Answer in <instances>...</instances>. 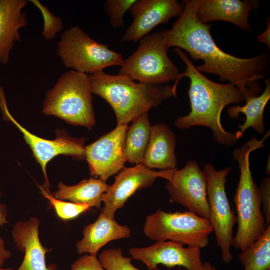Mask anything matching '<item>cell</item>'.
<instances>
[{
	"label": "cell",
	"instance_id": "obj_1",
	"mask_svg": "<svg viewBox=\"0 0 270 270\" xmlns=\"http://www.w3.org/2000/svg\"><path fill=\"white\" fill-rule=\"evenodd\" d=\"M199 3L200 0L182 1V12L172 28L162 30L164 42L169 48L175 46L185 50L193 60H202L204 64L196 67L199 72L217 74L221 80L234 84L246 100L257 96L262 89L259 80L268 71V52L242 58L222 50L211 36L212 24H204L196 16Z\"/></svg>",
	"mask_w": 270,
	"mask_h": 270
},
{
	"label": "cell",
	"instance_id": "obj_2",
	"mask_svg": "<svg viewBox=\"0 0 270 270\" xmlns=\"http://www.w3.org/2000/svg\"><path fill=\"white\" fill-rule=\"evenodd\" d=\"M174 51L186 64V70L180 73L172 86V91L176 96L178 82L183 77L190 79L188 95L191 110L188 114L177 118L174 125L182 130L194 126L210 128L215 140L226 146L237 144L239 138L237 133L226 132L220 122L223 108L231 104H240L246 100L243 93L234 84H222L213 82L199 72L180 49Z\"/></svg>",
	"mask_w": 270,
	"mask_h": 270
},
{
	"label": "cell",
	"instance_id": "obj_3",
	"mask_svg": "<svg viewBox=\"0 0 270 270\" xmlns=\"http://www.w3.org/2000/svg\"><path fill=\"white\" fill-rule=\"evenodd\" d=\"M88 78L92 94L105 100L113 109L117 125H128L174 96L170 84L136 82L124 75L103 70L88 74Z\"/></svg>",
	"mask_w": 270,
	"mask_h": 270
},
{
	"label": "cell",
	"instance_id": "obj_4",
	"mask_svg": "<svg viewBox=\"0 0 270 270\" xmlns=\"http://www.w3.org/2000/svg\"><path fill=\"white\" fill-rule=\"evenodd\" d=\"M269 136L266 132L260 140L254 136L240 148L235 149L232 154L240 170L234 196L238 227L233 238L232 246L241 252L261 236L266 228L261 210L259 189L252 175L249 158L252 152L264 147V140Z\"/></svg>",
	"mask_w": 270,
	"mask_h": 270
},
{
	"label": "cell",
	"instance_id": "obj_5",
	"mask_svg": "<svg viewBox=\"0 0 270 270\" xmlns=\"http://www.w3.org/2000/svg\"><path fill=\"white\" fill-rule=\"evenodd\" d=\"M88 74L70 70L62 74L46 94V115L91 130L96 123Z\"/></svg>",
	"mask_w": 270,
	"mask_h": 270
},
{
	"label": "cell",
	"instance_id": "obj_6",
	"mask_svg": "<svg viewBox=\"0 0 270 270\" xmlns=\"http://www.w3.org/2000/svg\"><path fill=\"white\" fill-rule=\"evenodd\" d=\"M56 52L65 67L86 74L109 66H121L124 60L121 53L92 39L79 26L63 32Z\"/></svg>",
	"mask_w": 270,
	"mask_h": 270
},
{
	"label": "cell",
	"instance_id": "obj_7",
	"mask_svg": "<svg viewBox=\"0 0 270 270\" xmlns=\"http://www.w3.org/2000/svg\"><path fill=\"white\" fill-rule=\"evenodd\" d=\"M138 42L136 51L124 60L119 74L139 82L158 84L178 78L179 70L168 56L169 47L164 40L162 31L149 34Z\"/></svg>",
	"mask_w": 270,
	"mask_h": 270
},
{
	"label": "cell",
	"instance_id": "obj_8",
	"mask_svg": "<svg viewBox=\"0 0 270 270\" xmlns=\"http://www.w3.org/2000/svg\"><path fill=\"white\" fill-rule=\"evenodd\" d=\"M143 230L152 240H168L201 248L208 244L213 228L208 220L190 211L166 212L158 210L146 217Z\"/></svg>",
	"mask_w": 270,
	"mask_h": 270
},
{
	"label": "cell",
	"instance_id": "obj_9",
	"mask_svg": "<svg viewBox=\"0 0 270 270\" xmlns=\"http://www.w3.org/2000/svg\"><path fill=\"white\" fill-rule=\"evenodd\" d=\"M231 168L217 170L208 163L203 168L209 208L208 221L214 232L216 244L222 252V261L229 264L232 260L230 248L232 246L233 229L236 218L226 192V178Z\"/></svg>",
	"mask_w": 270,
	"mask_h": 270
},
{
	"label": "cell",
	"instance_id": "obj_10",
	"mask_svg": "<svg viewBox=\"0 0 270 270\" xmlns=\"http://www.w3.org/2000/svg\"><path fill=\"white\" fill-rule=\"evenodd\" d=\"M0 110L5 120L11 122L23 134L24 139L29 145L33 155L40 164L44 178V188L49 192L50 186L48 178L46 168L48 162L55 156L63 154L70 156L74 159L86 158V138H74L65 130L56 132L55 140H49L40 138L32 134L22 126L10 112L6 102L3 88L0 86Z\"/></svg>",
	"mask_w": 270,
	"mask_h": 270
},
{
	"label": "cell",
	"instance_id": "obj_11",
	"mask_svg": "<svg viewBox=\"0 0 270 270\" xmlns=\"http://www.w3.org/2000/svg\"><path fill=\"white\" fill-rule=\"evenodd\" d=\"M166 188L170 202L181 204L188 211L208 220L206 179L196 161L190 160L182 168L176 169Z\"/></svg>",
	"mask_w": 270,
	"mask_h": 270
},
{
	"label": "cell",
	"instance_id": "obj_12",
	"mask_svg": "<svg viewBox=\"0 0 270 270\" xmlns=\"http://www.w3.org/2000/svg\"><path fill=\"white\" fill-rule=\"evenodd\" d=\"M176 170L156 172L141 164L124 168L116 176L114 183L102 195V202L104 206L102 212L108 218L114 219L116 210L122 208L136 190L150 186L159 177L169 180Z\"/></svg>",
	"mask_w": 270,
	"mask_h": 270
},
{
	"label": "cell",
	"instance_id": "obj_13",
	"mask_svg": "<svg viewBox=\"0 0 270 270\" xmlns=\"http://www.w3.org/2000/svg\"><path fill=\"white\" fill-rule=\"evenodd\" d=\"M127 124L117 125L110 132L85 146L90 174L106 182L124 168V146Z\"/></svg>",
	"mask_w": 270,
	"mask_h": 270
},
{
	"label": "cell",
	"instance_id": "obj_14",
	"mask_svg": "<svg viewBox=\"0 0 270 270\" xmlns=\"http://www.w3.org/2000/svg\"><path fill=\"white\" fill-rule=\"evenodd\" d=\"M128 253L132 258L144 264L148 270H158V264L164 265L168 268L180 266L187 270H204L200 248L185 247L174 241H157L149 246L130 248Z\"/></svg>",
	"mask_w": 270,
	"mask_h": 270
},
{
	"label": "cell",
	"instance_id": "obj_15",
	"mask_svg": "<svg viewBox=\"0 0 270 270\" xmlns=\"http://www.w3.org/2000/svg\"><path fill=\"white\" fill-rule=\"evenodd\" d=\"M183 6L176 0H136L129 10L133 20L121 38L122 42H138L158 25L180 16Z\"/></svg>",
	"mask_w": 270,
	"mask_h": 270
},
{
	"label": "cell",
	"instance_id": "obj_16",
	"mask_svg": "<svg viewBox=\"0 0 270 270\" xmlns=\"http://www.w3.org/2000/svg\"><path fill=\"white\" fill-rule=\"evenodd\" d=\"M259 6L256 0H200L198 20L204 24L220 20L233 24L246 32L252 30L249 14Z\"/></svg>",
	"mask_w": 270,
	"mask_h": 270
},
{
	"label": "cell",
	"instance_id": "obj_17",
	"mask_svg": "<svg viewBox=\"0 0 270 270\" xmlns=\"http://www.w3.org/2000/svg\"><path fill=\"white\" fill-rule=\"evenodd\" d=\"M40 221L31 217L26 221L16 223L12 230V236L16 248L24 253V260L16 270H54L48 267L46 254L49 250L40 242L38 236Z\"/></svg>",
	"mask_w": 270,
	"mask_h": 270
},
{
	"label": "cell",
	"instance_id": "obj_18",
	"mask_svg": "<svg viewBox=\"0 0 270 270\" xmlns=\"http://www.w3.org/2000/svg\"><path fill=\"white\" fill-rule=\"evenodd\" d=\"M176 144L174 132L166 124L158 123L152 126L149 141L141 164L150 169L176 168Z\"/></svg>",
	"mask_w": 270,
	"mask_h": 270
},
{
	"label": "cell",
	"instance_id": "obj_19",
	"mask_svg": "<svg viewBox=\"0 0 270 270\" xmlns=\"http://www.w3.org/2000/svg\"><path fill=\"white\" fill-rule=\"evenodd\" d=\"M28 0H0V64L8 62L16 42L20 40L18 30L27 26L26 14L22 11Z\"/></svg>",
	"mask_w": 270,
	"mask_h": 270
},
{
	"label": "cell",
	"instance_id": "obj_20",
	"mask_svg": "<svg viewBox=\"0 0 270 270\" xmlns=\"http://www.w3.org/2000/svg\"><path fill=\"white\" fill-rule=\"evenodd\" d=\"M82 233L83 238L76 244L78 252L96 256L98 250L108 242L129 238L131 230L128 226L119 224L101 212L94 222L84 228Z\"/></svg>",
	"mask_w": 270,
	"mask_h": 270
},
{
	"label": "cell",
	"instance_id": "obj_21",
	"mask_svg": "<svg viewBox=\"0 0 270 270\" xmlns=\"http://www.w3.org/2000/svg\"><path fill=\"white\" fill-rule=\"evenodd\" d=\"M109 186L106 181L96 178L84 180L74 186L66 185L60 182L58 190L52 196L58 200H68L99 208L102 204V195Z\"/></svg>",
	"mask_w": 270,
	"mask_h": 270
},
{
	"label": "cell",
	"instance_id": "obj_22",
	"mask_svg": "<svg viewBox=\"0 0 270 270\" xmlns=\"http://www.w3.org/2000/svg\"><path fill=\"white\" fill-rule=\"evenodd\" d=\"M265 88L260 96H252L246 100V104L243 106H234L228 108L227 113L232 118H236L240 113L246 116L244 122L238 124L240 130L237 134L240 138L245 130L250 128H253L256 132L263 134L265 130L264 122V112L265 106L270 98V80L265 81Z\"/></svg>",
	"mask_w": 270,
	"mask_h": 270
},
{
	"label": "cell",
	"instance_id": "obj_23",
	"mask_svg": "<svg viewBox=\"0 0 270 270\" xmlns=\"http://www.w3.org/2000/svg\"><path fill=\"white\" fill-rule=\"evenodd\" d=\"M151 126L148 112L139 116L128 128L124 146L126 162L136 164L142 163L149 141Z\"/></svg>",
	"mask_w": 270,
	"mask_h": 270
},
{
	"label": "cell",
	"instance_id": "obj_24",
	"mask_svg": "<svg viewBox=\"0 0 270 270\" xmlns=\"http://www.w3.org/2000/svg\"><path fill=\"white\" fill-rule=\"evenodd\" d=\"M238 259L244 270H270V224L261 236L241 252Z\"/></svg>",
	"mask_w": 270,
	"mask_h": 270
},
{
	"label": "cell",
	"instance_id": "obj_25",
	"mask_svg": "<svg viewBox=\"0 0 270 270\" xmlns=\"http://www.w3.org/2000/svg\"><path fill=\"white\" fill-rule=\"evenodd\" d=\"M38 188L41 194L49 200L56 215L62 220H68L75 218L90 208L88 204L66 202L56 199L42 186H38Z\"/></svg>",
	"mask_w": 270,
	"mask_h": 270
},
{
	"label": "cell",
	"instance_id": "obj_26",
	"mask_svg": "<svg viewBox=\"0 0 270 270\" xmlns=\"http://www.w3.org/2000/svg\"><path fill=\"white\" fill-rule=\"evenodd\" d=\"M98 259L106 270H140L132 264V258L122 255L120 248L105 250L100 254Z\"/></svg>",
	"mask_w": 270,
	"mask_h": 270
},
{
	"label": "cell",
	"instance_id": "obj_27",
	"mask_svg": "<svg viewBox=\"0 0 270 270\" xmlns=\"http://www.w3.org/2000/svg\"><path fill=\"white\" fill-rule=\"evenodd\" d=\"M40 11L44 20L42 30V38L46 40L54 38L57 34L63 30V21L62 18L53 14L48 8L42 4L38 0H29Z\"/></svg>",
	"mask_w": 270,
	"mask_h": 270
},
{
	"label": "cell",
	"instance_id": "obj_28",
	"mask_svg": "<svg viewBox=\"0 0 270 270\" xmlns=\"http://www.w3.org/2000/svg\"><path fill=\"white\" fill-rule=\"evenodd\" d=\"M136 0H107L104 2V8L108 16L110 24L114 28L124 26V16L129 10Z\"/></svg>",
	"mask_w": 270,
	"mask_h": 270
},
{
	"label": "cell",
	"instance_id": "obj_29",
	"mask_svg": "<svg viewBox=\"0 0 270 270\" xmlns=\"http://www.w3.org/2000/svg\"><path fill=\"white\" fill-rule=\"evenodd\" d=\"M262 214L266 226L270 224V178L264 177L258 188Z\"/></svg>",
	"mask_w": 270,
	"mask_h": 270
},
{
	"label": "cell",
	"instance_id": "obj_30",
	"mask_svg": "<svg viewBox=\"0 0 270 270\" xmlns=\"http://www.w3.org/2000/svg\"><path fill=\"white\" fill-rule=\"evenodd\" d=\"M70 270H105L96 256L84 255L72 265Z\"/></svg>",
	"mask_w": 270,
	"mask_h": 270
},
{
	"label": "cell",
	"instance_id": "obj_31",
	"mask_svg": "<svg viewBox=\"0 0 270 270\" xmlns=\"http://www.w3.org/2000/svg\"><path fill=\"white\" fill-rule=\"evenodd\" d=\"M11 256L10 251L6 248L4 240L0 236V268H2L5 261L8 260Z\"/></svg>",
	"mask_w": 270,
	"mask_h": 270
},
{
	"label": "cell",
	"instance_id": "obj_32",
	"mask_svg": "<svg viewBox=\"0 0 270 270\" xmlns=\"http://www.w3.org/2000/svg\"><path fill=\"white\" fill-rule=\"evenodd\" d=\"M269 20L268 22L267 21L266 22L267 28L266 30L260 34L257 37V40L260 42L266 44L268 48L270 47V22Z\"/></svg>",
	"mask_w": 270,
	"mask_h": 270
},
{
	"label": "cell",
	"instance_id": "obj_33",
	"mask_svg": "<svg viewBox=\"0 0 270 270\" xmlns=\"http://www.w3.org/2000/svg\"><path fill=\"white\" fill-rule=\"evenodd\" d=\"M2 193L0 190V196ZM8 210L6 205L4 204L0 203V226H2L8 222L7 221Z\"/></svg>",
	"mask_w": 270,
	"mask_h": 270
},
{
	"label": "cell",
	"instance_id": "obj_34",
	"mask_svg": "<svg viewBox=\"0 0 270 270\" xmlns=\"http://www.w3.org/2000/svg\"><path fill=\"white\" fill-rule=\"evenodd\" d=\"M203 270H217L210 262H206L204 263Z\"/></svg>",
	"mask_w": 270,
	"mask_h": 270
},
{
	"label": "cell",
	"instance_id": "obj_35",
	"mask_svg": "<svg viewBox=\"0 0 270 270\" xmlns=\"http://www.w3.org/2000/svg\"><path fill=\"white\" fill-rule=\"evenodd\" d=\"M266 173L267 174L270 175V155L268 156V158L266 164Z\"/></svg>",
	"mask_w": 270,
	"mask_h": 270
},
{
	"label": "cell",
	"instance_id": "obj_36",
	"mask_svg": "<svg viewBox=\"0 0 270 270\" xmlns=\"http://www.w3.org/2000/svg\"><path fill=\"white\" fill-rule=\"evenodd\" d=\"M0 270H13L12 268H0Z\"/></svg>",
	"mask_w": 270,
	"mask_h": 270
}]
</instances>
